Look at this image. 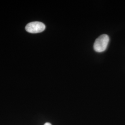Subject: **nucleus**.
I'll return each instance as SVG.
<instances>
[{
	"mask_svg": "<svg viewBox=\"0 0 125 125\" xmlns=\"http://www.w3.org/2000/svg\"><path fill=\"white\" fill-rule=\"evenodd\" d=\"M109 38L107 34H103L95 40L94 45V50L98 52L105 51L107 48Z\"/></svg>",
	"mask_w": 125,
	"mask_h": 125,
	"instance_id": "f257e3e1",
	"label": "nucleus"
},
{
	"mask_svg": "<svg viewBox=\"0 0 125 125\" xmlns=\"http://www.w3.org/2000/svg\"><path fill=\"white\" fill-rule=\"evenodd\" d=\"M25 28L26 31L28 32L37 33L44 31L45 29V26L43 23L34 21L28 23Z\"/></svg>",
	"mask_w": 125,
	"mask_h": 125,
	"instance_id": "f03ea898",
	"label": "nucleus"
},
{
	"mask_svg": "<svg viewBox=\"0 0 125 125\" xmlns=\"http://www.w3.org/2000/svg\"><path fill=\"white\" fill-rule=\"evenodd\" d=\"M44 125H52V124H51V123H48V122H47V123H45Z\"/></svg>",
	"mask_w": 125,
	"mask_h": 125,
	"instance_id": "7ed1b4c3",
	"label": "nucleus"
}]
</instances>
